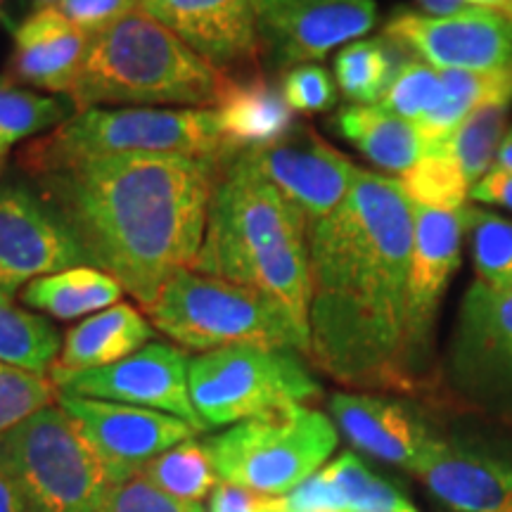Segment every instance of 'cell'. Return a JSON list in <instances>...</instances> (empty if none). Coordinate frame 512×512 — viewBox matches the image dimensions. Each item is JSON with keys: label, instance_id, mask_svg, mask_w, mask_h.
Masks as SVG:
<instances>
[{"label": "cell", "instance_id": "obj_32", "mask_svg": "<svg viewBox=\"0 0 512 512\" xmlns=\"http://www.w3.org/2000/svg\"><path fill=\"white\" fill-rule=\"evenodd\" d=\"M465 221L479 283L512 290V221L479 207H467Z\"/></svg>", "mask_w": 512, "mask_h": 512}, {"label": "cell", "instance_id": "obj_6", "mask_svg": "<svg viewBox=\"0 0 512 512\" xmlns=\"http://www.w3.org/2000/svg\"><path fill=\"white\" fill-rule=\"evenodd\" d=\"M145 313L159 332L192 351L256 344L309 356V344L266 297L190 268L178 271Z\"/></svg>", "mask_w": 512, "mask_h": 512}, {"label": "cell", "instance_id": "obj_40", "mask_svg": "<svg viewBox=\"0 0 512 512\" xmlns=\"http://www.w3.org/2000/svg\"><path fill=\"white\" fill-rule=\"evenodd\" d=\"M470 200L494 204V207L512 211V176L503 174L498 169H491L489 174L472 185Z\"/></svg>", "mask_w": 512, "mask_h": 512}, {"label": "cell", "instance_id": "obj_36", "mask_svg": "<svg viewBox=\"0 0 512 512\" xmlns=\"http://www.w3.org/2000/svg\"><path fill=\"white\" fill-rule=\"evenodd\" d=\"M57 401V387L46 375H34L0 363V434Z\"/></svg>", "mask_w": 512, "mask_h": 512}, {"label": "cell", "instance_id": "obj_46", "mask_svg": "<svg viewBox=\"0 0 512 512\" xmlns=\"http://www.w3.org/2000/svg\"><path fill=\"white\" fill-rule=\"evenodd\" d=\"M57 0H36V8H50V5H55Z\"/></svg>", "mask_w": 512, "mask_h": 512}, {"label": "cell", "instance_id": "obj_15", "mask_svg": "<svg viewBox=\"0 0 512 512\" xmlns=\"http://www.w3.org/2000/svg\"><path fill=\"white\" fill-rule=\"evenodd\" d=\"M238 157L302 209L306 223L325 219L347 200L358 169L309 128H297L283 143Z\"/></svg>", "mask_w": 512, "mask_h": 512}, {"label": "cell", "instance_id": "obj_37", "mask_svg": "<svg viewBox=\"0 0 512 512\" xmlns=\"http://www.w3.org/2000/svg\"><path fill=\"white\" fill-rule=\"evenodd\" d=\"M93 512H207L202 505L174 501L140 475L114 484Z\"/></svg>", "mask_w": 512, "mask_h": 512}, {"label": "cell", "instance_id": "obj_17", "mask_svg": "<svg viewBox=\"0 0 512 512\" xmlns=\"http://www.w3.org/2000/svg\"><path fill=\"white\" fill-rule=\"evenodd\" d=\"M140 8L211 67H226L223 72H228V67L259 60L256 0H143Z\"/></svg>", "mask_w": 512, "mask_h": 512}, {"label": "cell", "instance_id": "obj_5", "mask_svg": "<svg viewBox=\"0 0 512 512\" xmlns=\"http://www.w3.org/2000/svg\"><path fill=\"white\" fill-rule=\"evenodd\" d=\"M119 152H178L226 164L235 152L214 110H88L17 152L19 169L41 178L81 159Z\"/></svg>", "mask_w": 512, "mask_h": 512}, {"label": "cell", "instance_id": "obj_41", "mask_svg": "<svg viewBox=\"0 0 512 512\" xmlns=\"http://www.w3.org/2000/svg\"><path fill=\"white\" fill-rule=\"evenodd\" d=\"M418 5L430 17H458L467 15V12L482 10L475 0H418Z\"/></svg>", "mask_w": 512, "mask_h": 512}, {"label": "cell", "instance_id": "obj_13", "mask_svg": "<svg viewBox=\"0 0 512 512\" xmlns=\"http://www.w3.org/2000/svg\"><path fill=\"white\" fill-rule=\"evenodd\" d=\"M88 264L53 209L27 185H0V290Z\"/></svg>", "mask_w": 512, "mask_h": 512}, {"label": "cell", "instance_id": "obj_38", "mask_svg": "<svg viewBox=\"0 0 512 512\" xmlns=\"http://www.w3.org/2000/svg\"><path fill=\"white\" fill-rule=\"evenodd\" d=\"M283 95L292 112H328L337 102V88L330 74L318 64H297L283 79Z\"/></svg>", "mask_w": 512, "mask_h": 512}, {"label": "cell", "instance_id": "obj_8", "mask_svg": "<svg viewBox=\"0 0 512 512\" xmlns=\"http://www.w3.org/2000/svg\"><path fill=\"white\" fill-rule=\"evenodd\" d=\"M221 484L280 498L316 475L337 446L328 415L306 406L264 415L204 441Z\"/></svg>", "mask_w": 512, "mask_h": 512}, {"label": "cell", "instance_id": "obj_45", "mask_svg": "<svg viewBox=\"0 0 512 512\" xmlns=\"http://www.w3.org/2000/svg\"><path fill=\"white\" fill-rule=\"evenodd\" d=\"M8 150H10L8 143H0V166H3V159L8 155Z\"/></svg>", "mask_w": 512, "mask_h": 512}, {"label": "cell", "instance_id": "obj_43", "mask_svg": "<svg viewBox=\"0 0 512 512\" xmlns=\"http://www.w3.org/2000/svg\"><path fill=\"white\" fill-rule=\"evenodd\" d=\"M494 169L512 176V126L508 128V131H505L501 145H498V152H496V159H494Z\"/></svg>", "mask_w": 512, "mask_h": 512}, {"label": "cell", "instance_id": "obj_27", "mask_svg": "<svg viewBox=\"0 0 512 512\" xmlns=\"http://www.w3.org/2000/svg\"><path fill=\"white\" fill-rule=\"evenodd\" d=\"M403 53L408 50L387 36L349 43L335 57L337 86L356 105H380L396 72L408 60Z\"/></svg>", "mask_w": 512, "mask_h": 512}, {"label": "cell", "instance_id": "obj_9", "mask_svg": "<svg viewBox=\"0 0 512 512\" xmlns=\"http://www.w3.org/2000/svg\"><path fill=\"white\" fill-rule=\"evenodd\" d=\"M188 387L207 430L304 406L320 392L292 349L256 344H230L192 358Z\"/></svg>", "mask_w": 512, "mask_h": 512}, {"label": "cell", "instance_id": "obj_10", "mask_svg": "<svg viewBox=\"0 0 512 512\" xmlns=\"http://www.w3.org/2000/svg\"><path fill=\"white\" fill-rule=\"evenodd\" d=\"M190 361L171 344H145L136 354L91 370H50L57 394L126 403L169 413L204 432L188 387Z\"/></svg>", "mask_w": 512, "mask_h": 512}, {"label": "cell", "instance_id": "obj_4", "mask_svg": "<svg viewBox=\"0 0 512 512\" xmlns=\"http://www.w3.org/2000/svg\"><path fill=\"white\" fill-rule=\"evenodd\" d=\"M219 76L221 69L138 8L91 34L67 98L76 114L98 105L214 107Z\"/></svg>", "mask_w": 512, "mask_h": 512}, {"label": "cell", "instance_id": "obj_1", "mask_svg": "<svg viewBox=\"0 0 512 512\" xmlns=\"http://www.w3.org/2000/svg\"><path fill=\"white\" fill-rule=\"evenodd\" d=\"M413 207L394 178L356 169L330 216L309 223L311 361L354 387H408Z\"/></svg>", "mask_w": 512, "mask_h": 512}, {"label": "cell", "instance_id": "obj_24", "mask_svg": "<svg viewBox=\"0 0 512 512\" xmlns=\"http://www.w3.org/2000/svg\"><path fill=\"white\" fill-rule=\"evenodd\" d=\"M335 126L370 162L399 176L425 155L418 128L380 105L344 107L337 112Z\"/></svg>", "mask_w": 512, "mask_h": 512}, {"label": "cell", "instance_id": "obj_19", "mask_svg": "<svg viewBox=\"0 0 512 512\" xmlns=\"http://www.w3.org/2000/svg\"><path fill=\"white\" fill-rule=\"evenodd\" d=\"M456 370L477 392H512V290L475 280L460 306Z\"/></svg>", "mask_w": 512, "mask_h": 512}, {"label": "cell", "instance_id": "obj_42", "mask_svg": "<svg viewBox=\"0 0 512 512\" xmlns=\"http://www.w3.org/2000/svg\"><path fill=\"white\" fill-rule=\"evenodd\" d=\"M0 512H24V505L19 501L17 491L0 472Z\"/></svg>", "mask_w": 512, "mask_h": 512}, {"label": "cell", "instance_id": "obj_12", "mask_svg": "<svg viewBox=\"0 0 512 512\" xmlns=\"http://www.w3.org/2000/svg\"><path fill=\"white\" fill-rule=\"evenodd\" d=\"M384 36L434 69H512V22L494 10L482 8L458 17L399 10L384 27Z\"/></svg>", "mask_w": 512, "mask_h": 512}, {"label": "cell", "instance_id": "obj_3", "mask_svg": "<svg viewBox=\"0 0 512 512\" xmlns=\"http://www.w3.org/2000/svg\"><path fill=\"white\" fill-rule=\"evenodd\" d=\"M192 271L259 292L285 313L311 351L309 223L240 157L216 183Z\"/></svg>", "mask_w": 512, "mask_h": 512}, {"label": "cell", "instance_id": "obj_14", "mask_svg": "<svg viewBox=\"0 0 512 512\" xmlns=\"http://www.w3.org/2000/svg\"><path fill=\"white\" fill-rule=\"evenodd\" d=\"M411 202V200H408ZM413 254L408 273V358L413 375L430 356L434 323L446 287L460 266L467 233L465 209L441 211L413 204Z\"/></svg>", "mask_w": 512, "mask_h": 512}, {"label": "cell", "instance_id": "obj_30", "mask_svg": "<svg viewBox=\"0 0 512 512\" xmlns=\"http://www.w3.org/2000/svg\"><path fill=\"white\" fill-rule=\"evenodd\" d=\"M505 117H508V105L479 107L467 114L463 124L439 145L458 164L470 185H475L479 178L494 169L498 145L508 131Z\"/></svg>", "mask_w": 512, "mask_h": 512}, {"label": "cell", "instance_id": "obj_33", "mask_svg": "<svg viewBox=\"0 0 512 512\" xmlns=\"http://www.w3.org/2000/svg\"><path fill=\"white\" fill-rule=\"evenodd\" d=\"M323 472L342 496L347 512H401L413 508L392 484L375 477L354 453L339 456Z\"/></svg>", "mask_w": 512, "mask_h": 512}, {"label": "cell", "instance_id": "obj_23", "mask_svg": "<svg viewBox=\"0 0 512 512\" xmlns=\"http://www.w3.org/2000/svg\"><path fill=\"white\" fill-rule=\"evenodd\" d=\"M147 339H152V325L143 313L131 304H114L67 332L53 368L91 370L110 366L143 349Z\"/></svg>", "mask_w": 512, "mask_h": 512}, {"label": "cell", "instance_id": "obj_7", "mask_svg": "<svg viewBox=\"0 0 512 512\" xmlns=\"http://www.w3.org/2000/svg\"><path fill=\"white\" fill-rule=\"evenodd\" d=\"M0 472L24 512H93L114 482L60 406L0 434Z\"/></svg>", "mask_w": 512, "mask_h": 512}, {"label": "cell", "instance_id": "obj_20", "mask_svg": "<svg viewBox=\"0 0 512 512\" xmlns=\"http://www.w3.org/2000/svg\"><path fill=\"white\" fill-rule=\"evenodd\" d=\"M214 107L221 136L235 155L283 143L299 128L283 91L256 72H221Z\"/></svg>", "mask_w": 512, "mask_h": 512}, {"label": "cell", "instance_id": "obj_44", "mask_svg": "<svg viewBox=\"0 0 512 512\" xmlns=\"http://www.w3.org/2000/svg\"><path fill=\"white\" fill-rule=\"evenodd\" d=\"M479 8H486V10H494V12H501L505 17H512V0H475Z\"/></svg>", "mask_w": 512, "mask_h": 512}, {"label": "cell", "instance_id": "obj_11", "mask_svg": "<svg viewBox=\"0 0 512 512\" xmlns=\"http://www.w3.org/2000/svg\"><path fill=\"white\" fill-rule=\"evenodd\" d=\"M57 406L100 458L114 484L136 477L140 467L159 453L200 434L174 415L126 403L57 394Z\"/></svg>", "mask_w": 512, "mask_h": 512}, {"label": "cell", "instance_id": "obj_31", "mask_svg": "<svg viewBox=\"0 0 512 512\" xmlns=\"http://www.w3.org/2000/svg\"><path fill=\"white\" fill-rule=\"evenodd\" d=\"M396 183L413 204L441 211L465 209L472 190L458 164L441 147L427 150L411 169L396 178Z\"/></svg>", "mask_w": 512, "mask_h": 512}, {"label": "cell", "instance_id": "obj_34", "mask_svg": "<svg viewBox=\"0 0 512 512\" xmlns=\"http://www.w3.org/2000/svg\"><path fill=\"white\" fill-rule=\"evenodd\" d=\"M64 117L67 105L62 100L22 91L8 76H0V143L12 145L60 124Z\"/></svg>", "mask_w": 512, "mask_h": 512}, {"label": "cell", "instance_id": "obj_39", "mask_svg": "<svg viewBox=\"0 0 512 512\" xmlns=\"http://www.w3.org/2000/svg\"><path fill=\"white\" fill-rule=\"evenodd\" d=\"M140 5L143 0H57L53 8L60 10L76 27L95 34L126 12L138 10Z\"/></svg>", "mask_w": 512, "mask_h": 512}, {"label": "cell", "instance_id": "obj_48", "mask_svg": "<svg viewBox=\"0 0 512 512\" xmlns=\"http://www.w3.org/2000/svg\"><path fill=\"white\" fill-rule=\"evenodd\" d=\"M510 22H512V17H510Z\"/></svg>", "mask_w": 512, "mask_h": 512}, {"label": "cell", "instance_id": "obj_21", "mask_svg": "<svg viewBox=\"0 0 512 512\" xmlns=\"http://www.w3.org/2000/svg\"><path fill=\"white\" fill-rule=\"evenodd\" d=\"M88 41L91 34L69 22L53 5L38 8L15 29V55L5 76L67 95Z\"/></svg>", "mask_w": 512, "mask_h": 512}, {"label": "cell", "instance_id": "obj_47", "mask_svg": "<svg viewBox=\"0 0 512 512\" xmlns=\"http://www.w3.org/2000/svg\"><path fill=\"white\" fill-rule=\"evenodd\" d=\"M401 512H418L415 508H408V510H401Z\"/></svg>", "mask_w": 512, "mask_h": 512}, {"label": "cell", "instance_id": "obj_26", "mask_svg": "<svg viewBox=\"0 0 512 512\" xmlns=\"http://www.w3.org/2000/svg\"><path fill=\"white\" fill-rule=\"evenodd\" d=\"M121 292L124 287L112 275L93 266H76L31 280L24 287L22 302L53 318L74 320L110 309L119 302Z\"/></svg>", "mask_w": 512, "mask_h": 512}, {"label": "cell", "instance_id": "obj_22", "mask_svg": "<svg viewBox=\"0 0 512 512\" xmlns=\"http://www.w3.org/2000/svg\"><path fill=\"white\" fill-rule=\"evenodd\" d=\"M418 477L456 512H512V465L505 460L444 441Z\"/></svg>", "mask_w": 512, "mask_h": 512}, {"label": "cell", "instance_id": "obj_35", "mask_svg": "<svg viewBox=\"0 0 512 512\" xmlns=\"http://www.w3.org/2000/svg\"><path fill=\"white\" fill-rule=\"evenodd\" d=\"M441 98H444V83H441L439 69L408 57L380 100V107L411 124H418L439 105Z\"/></svg>", "mask_w": 512, "mask_h": 512}, {"label": "cell", "instance_id": "obj_25", "mask_svg": "<svg viewBox=\"0 0 512 512\" xmlns=\"http://www.w3.org/2000/svg\"><path fill=\"white\" fill-rule=\"evenodd\" d=\"M444 83V98L434 110L420 119L418 128L422 145L434 150L463 124L467 114L486 105H510L512 69L501 72H463V69H439Z\"/></svg>", "mask_w": 512, "mask_h": 512}, {"label": "cell", "instance_id": "obj_28", "mask_svg": "<svg viewBox=\"0 0 512 512\" xmlns=\"http://www.w3.org/2000/svg\"><path fill=\"white\" fill-rule=\"evenodd\" d=\"M60 351V332L46 318L19 309L10 292L0 290V363L46 375Z\"/></svg>", "mask_w": 512, "mask_h": 512}, {"label": "cell", "instance_id": "obj_29", "mask_svg": "<svg viewBox=\"0 0 512 512\" xmlns=\"http://www.w3.org/2000/svg\"><path fill=\"white\" fill-rule=\"evenodd\" d=\"M138 475L174 501L195 505H202L204 498L214 494L216 486L221 484L207 446L204 441H195V437L159 453L140 467Z\"/></svg>", "mask_w": 512, "mask_h": 512}, {"label": "cell", "instance_id": "obj_18", "mask_svg": "<svg viewBox=\"0 0 512 512\" xmlns=\"http://www.w3.org/2000/svg\"><path fill=\"white\" fill-rule=\"evenodd\" d=\"M330 413L358 451L415 475L444 444L411 408L380 396L335 394Z\"/></svg>", "mask_w": 512, "mask_h": 512}, {"label": "cell", "instance_id": "obj_16", "mask_svg": "<svg viewBox=\"0 0 512 512\" xmlns=\"http://www.w3.org/2000/svg\"><path fill=\"white\" fill-rule=\"evenodd\" d=\"M259 36L283 64L323 60L375 27L373 0H256Z\"/></svg>", "mask_w": 512, "mask_h": 512}, {"label": "cell", "instance_id": "obj_2", "mask_svg": "<svg viewBox=\"0 0 512 512\" xmlns=\"http://www.w3.org/2000/svg\"><path fill=\"white\" fill-rule=\"evenodd\" d=\"M223 164L178 152H119L36 178L86 261L143 306L195 266Z\"/></svg>", "mask_w": 512, "mask_h": 512}]
</instances>
